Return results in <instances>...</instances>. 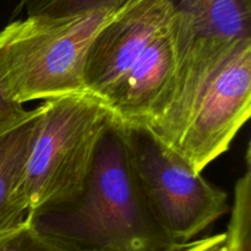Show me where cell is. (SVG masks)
I'll list each match as a JSON object with an SVG mask.
<instances>
[{"instance_id": "1", "label": "cell", "mask_w": 251, "mask_h": 251, "mask_svg": "<svg viewBox=\"0 0 251 251\" xmlns=\"http://www.w3.org/2000/svg\"><path fill=\"white\" fill-rule=\"evenodd\" d=\"M250 113L251 38L225 42L184 31L168 107L145 126L202 174L229 149Z\"/></svg>"}, {"instance_id": "2", "label": "cell", "mask_w": 251, "mask_h": 251, "mask_svg": "<svg viewBox=\"0 0 251 251\" xmlns=\"http://www.w3.org/2000/svg\"><path fill=\"white\" fill-rule=\"evenodd\" d=\"M28 222L65 251H176L135 176L123 125L112 114L77 199ZM185 245V244H184Z\"/></svg>"}, {"instance_id": "3", "label": "cell", "mask_w": 251, "mask_h": 251, "mask_svg": "<svg viewBox=\"0 0 251 251\" xmlns=\"http://www.w3.org/2000/svg\"><path fill=\"white\" fill-rule=\"evenodd\" d=\"M123 6L73 16H25L6 25L0 31V73L12 97L25 104L87 92L88 47Z\"/></svg>"}, {"instance_id": "4", "label": "cell", "mask_w": 251, "mask_h": 251, "mask_svg": "<svg viewBox=\"0 0 251 251\" xmlns=\"http://www.w3.org/2000/svg\"><path fill=\"white\" fill-rule=\"evenodd\" d=\"M39 108L25 172L28 220L80 196L112 117L108 105L88 92L44 100Z\"/></svg>"}, {"instance_id": "5", "label": "cell", "mask_w": 251, "mask_h": 251, "mask_svg": "<svg viewBox=\"0 0 251 251\" xmlns=\"http://www.w3.org/2000/svg\"><path fill=\"white\" fill-rule=\"evenodd\" d=\"M120 123L145 199L176 244L190 243L229 211L228 194L208 183L149 127Z\"/></svg>"}, {"instance_id": "6", "label": "cell", "mask_w": 251, "mask_h": 251, "mask_svg": "<svg viewBox=\"0 0 251 251\" xmlns=\"http://www.w3.org/2000/svg\"><path fill=\"white\" fill-rule=\"evenodd\" d=\"M171 0H130L98 31L85 58L86 91L105 103L150 42L172 21Z\"/></svg>"}, {"instance_id": "7", "label": "cell", "mask_w": 251, "mask_h": 251, "mask_svg": "<svg viewBox=\"0 0 251 251\" xmlns=\"http://www.w3.org/2000/svg\"><path fill=\"white\" fill-rule=\"evenodd\" d=\"M180 39L174 12L105 100L115 118L149 126L163 115L178 77Z\"/></svg>"}, {"instance_id": "8", "label": "cell", "mask_w": 251, "mask_h": 251, "mask_svg": "<svg viewBox=\"0 0 251 251\" xmlns=\"http://www.w3.org/2000/svg\"><path fill=\"white\" fill-rule=\"evenodd\" d=\"M41 108L0 129V237L28 222L25 172Z\"/></svg>"}, {"instance_id": "9", "label": "cell", "mask_w": 251, "mask_h": 251, "mask_svg": "<svg viewBox=\"0 0 251 251\" xmlns=\"http://www.w3.org/2000/svg\"><path fill=\"white\" fill-rule=\"evenodd\" d=\"M194 37L235 42L251 38V0H171Z\"/></svg>"}, {"instance_id": "10", "label": "cell", "mask_w": 251, "mask_h": 251, "mask_svg": "<svg viewBox=\"0 0 251 251\" xmlns=\"http://www.w3.org/2000/svg\"><path fill=\"white\" fill-rule=\"evenodd\" d=\"M226 234L227 251H251V163L250 146L245 156V172L237 180Z\"/></svg>"}, {"instance_id": "11", "label": "cell", "mask_w": 251, "mask_h": 251, "mask_svg": "<svg viewBox=\"0 0 251 251\" xmlns=\"http://www.w3.org/2000/svg\"><path fill=\"white\" fill-rule=\"evenodd\" d=\"M130 0H36L24 10L25 16H73L104 9H115Z\"/></svg>"}, {"instance_id": "12", "label": "cell", "mask_w": 251, "mask_h": 251, "mask_svg": "<svg viewBox=\"0 0 251 251\" xmlns=\"http://www.w3.org/2000/svg\"><path fill=\"white\" fill-rule=\"evenodd\" d=\"M0 251H65L29 222L0 237Z\"/></svg>"}, {"instance_id": "13", "label": "cell", "mask_w": 251, "mask_h": 251, "mask_svg": "<svg viewBox=\"0 0 251 251\" xmlns=\"http://www.w3.org/2000/svg\"><path fill=\"white\" fill-rule=\"evenodd\" d=\"M28 109L12 97L1 73H0V129L21 119Z\"/></svg>"}, {"instance_id": "14", "label": "cell", "mask_w": 251, "mask_h": 251, "mask_svg": "<svg viewBox=\"0 0 251 251\" xmlns=\"http://www.w3.org/2000/svg\"><path fill=\"white\" fill-rule=\"evenodd\" d=\"M176 251H227L226 250V234L220 233V234L211 235V237H206L195 242L186 243Z\"/></svg>"}, {"instance_id": "15", "label": "cell", "mask_w": 251, "mask_h": 251, "mask_svg": "<svg viewBox=\"0 0 251 251\" xmlns=\"http://www.w3.org/2000/svg\"><path fill=\"white\" fill-rule=\"evenodd\" d=\"M34 1H36V0H20L19 4H17V6H16V9H15L14 16L22 14V12H24V10L26 9L27 6H29V5Z\"/></svg>"}]
</instances>
